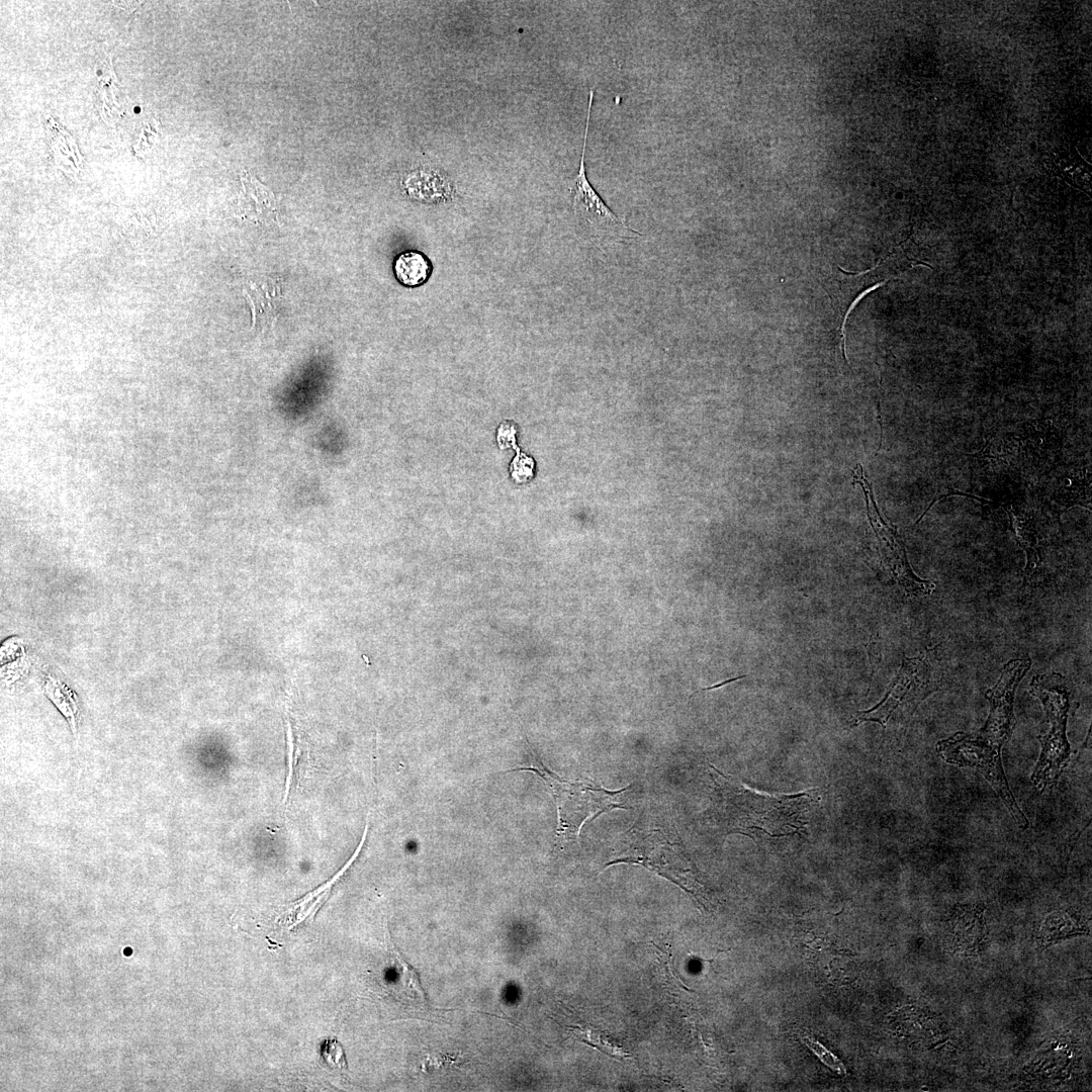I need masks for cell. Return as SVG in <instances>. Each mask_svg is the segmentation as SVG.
<instances>
[{"instance_id": "6da1fadb", "label": "cell", "mask_w": 1092, "mask_h": 1092, "mask_svg": "<svg viewBox=\"0 0 1092 1092\" xmlns=\"http://www.w3.org/2000/svg\"><path fill=\"white\" fill-rule=\"evenodd\" d=\"M712 792L708 817L724 834L739 833L757 841L798 834L804 836L819 789L797 794H767L752 790L736 778L709 764Z\"/></svg>"}, {"instance_id": "8fae6325", "label": "cell", "mask_w": 1092, "mask_h": 1092, "mask_svg": "<svg viewBox=\"0 0 1092 1092\" xmlns=\"http://www.w3.org/2000/svg\"><path fill=\"white\" fill-rule=\"evenodd\" d=\"M432 263L422 252L410 250L400 253L393 263L396 280L402 286L415 288L425 284L432 274Z\"/></svg>"}, {"instance_id": "7a4b0ae2", "label": "cell", "mask_w": 1092, "mask_h": 1092, "mask_svg": "<svg viewBox=\"0 0 1092 1092\" xmlns=\"http://www.w3.org/2000/svg\"><path fill=\"white\" fill-rule=\"evenodd\" d=\"M618 863L642 866L694 896L707 901L694 867L677 834L653 818L641 815L616 844L604 870Z\"/></svg>"}, {"instance_id": "277c9868", "label": "cell", "mask_w": 1092, "mask_h": 1092, "mask_svg": "<svg viewBox=\"0 0 1092 1092\" xmlns=\"http://www.w3.org/2000/svg\"><path fill=\"white\" fill-rule=\"evenodd\" d=\"M1030 693L1037 698L1050 723V730L1039 736L1041 751L1031 775L1038 790L1054 785L1072 759L1067 739V722L1072 709L1071 682L1059 673L1037 674L1030 682Z\"/></svg>"}, {"instance_id": "30bf717a", "label": "cell", "mask_w": 1092, "mask_h": 1092, "mask_svg": "<svg viewBox=\"0 0 1092 1092\" xmlns=\"http://www.w3.org/2000/svg\"><path fill=\"white\" fill-rule=\"evenodd\" d=\"M858 469L860 475L858 471L857 474H854L853 483L857 482L862 487L866 495L869 519L879 539L881 551L888 567L899 583L910 595H929L935 585L931 581L920 578L911 569L900 537L897 532L882 519L874 500L872 487L863 477L860 465H858Z\"/></svg>"}, {"instance_id": "7c38bea8", "label": "cell", "mask_w": 1092, "mask_h": 1092, "mask_svg": "<svg viewBox=\"0 0 1092 1092\" xmlns=\"http://www.w3.org/2000/svg\"><path fill=\"white\" fill-rule=\"evenodd\" d=\"M46 694L68 719L73 731H75L77 727L76 715L78 713V707L71 691L56 679L49 678L46 684Z\"/></svg>"}, {"instance_id": "9c48e42d", "label": "cell", "mask_w": 1092, "mask_h": 1092, "mask_svg": "<svg viewBox=\"0 0 1092 1092\" xmlns=\"http://www.w3.org/2000/svg\"><path fill=\"white\" fill-rule=\"evenodd\" d=\"M1030 666L1029 658L1010 660L1001 670L996 685L986 693L990 712L983 728L974 734L983 746L1001 752V747L1010 737L1015 720L1013 707L1016 688Z\"/></svg>"}, {"instance_id": "ba28073f", "label": "cell", "mask_w": 1092, "mask_h": 1092, "mask_svg": "<svg viewBox=\"0 0 1092 1092\" xmlns=\"http://www.w3.org/2000/svg\"><path fill=\"white\" fill-rule=\"evenodd\" d=\"M593 99L594 90L592 89L589 90L579 169L576 176L568 181V190L571 194L573 210L578 217L587 223L592 237L599 241L606 239H630L641 236L636 230L628 226L624 218L617 216L609 208L587 180L584 158Z\"/></svg>"}, {"instance_id": "52a82bcc", "label": "cell", "mask_w": 1092, "mask_h": 1092, "mask_svg": "<svg viewBox=\"0 0 1092 1092\" xmlns=\"http://www.w3.org/2000/svg\"><path fill=\"white\" fill-rule=\"evenodd\" d=\"M936 751L946 762L972 767L980 771L1005 804L1016 823L1023 829L1028 821L1009 788L1001 761V753L981 745L974 734L958 732L940 740Z\"/></svg>"}, {"instance_id": "8992f818", "label": "cell", "mask_w": 1092, "mask_h": 1092, "mask_svg": "<svg viewBox=\"0 0 1092 1092\" xmlns=\"http://www.w3.org/2000/svg\"><path fill=\"white\" fill-rule=\"evenodd\" d=\"M923 253L918 244L912 239H907L876 266L862 272H847L838 267L837 286L840 310V336L842 356H845V325L850 310L857 300L870 289L885 281L919 265H927L922 258Z\"/></svg>"}, {"instance_id": "5bb4252c", "label": "cell", "mask_w": 1092, "mask_h": 1092, "mask_svg": "<svg viewBox=\"0 0 1092 1092\" xmlns=\"http://www.w3.org/2000/svg\"><path fill=\"white\" fill-rule=\"evenodd\" d=\"M802 1041L818 1057V1059L824 1065H826L840 1075L846 1074L843 1063L815 1038L805 1036L802 1038Z\"/></svg>"}, {"instance_id": "9a60e30c", "label": "cell", "mask_w": 1092, "mask_h": 1092, "mask_svg": "<svg viewBox=\"0 0 1092 1092\" xmlns=\"http://www.w3.org/2000/svg\"><path fill=\"white\" fill-rule=\"evenodd\" d=\"M323 1056L327 1063L339 1070L347 1069V1061L342 1045L336 1039H328L325 1042Z\"/></svg>"}, {"instance_id": "3957f363", "label": "cell", "mask_w": 1092, "mask_h": 1092, "mask_svg": "<svg viewBox=\"0 0 1092 1092\" xmlns=\"http://www.w3.org/2000/svg\"><path fill=\"white\" fill-rule=\"evenodd\" d=\"M508 771H531L543 781L557 810L555 837L558 846L576 843L586 821L614 809L630 808L622 800V795L630 786L620 790H608L592 780H563L535 755H531L528 764Z\"/></svg>"}, {"instance_id": "5b68a950", "label": "cell", "mask_w": 1092, "mask_h": 1092, "mask_svg": "<svg viewBox=\"0 0 1092 1092\" xmlns=\"http://www.w3.org/2000/svg\"><path fill=\"white\" fill-rule=\"evenodd\" d=\"M940 645L912 658H904L899 673L885 698L875 707L860 712L857 722L872 721L886 726L895 714L909 718L929 695L942 684Z\"/></svg>"}, {"instance_id": "4fadbf2b", "label": "cell", "mask_w": 1092, "mask_h": 1092, "mask_svg": "<svg viewBox=\"0 0 1092 1092\" xmlns=\"http://www.w3.org/2000/svg\"><path fill=\"white\" fill-rule=\"evenodd\" d=\"M398 964V983L399 988L403 994L420 1003L426 1004L427 996L422 988L420 975L411 965H408L400 956V953L393 950Z\"/></svg>"}]
</instances>
